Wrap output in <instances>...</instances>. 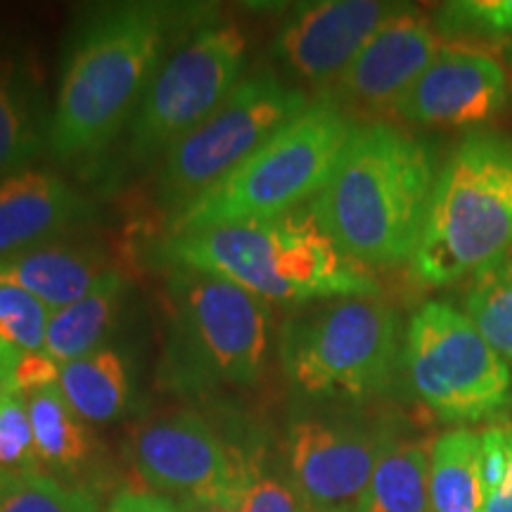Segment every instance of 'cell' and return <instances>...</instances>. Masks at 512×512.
<instances>
[{
    "mask_svg": "<svg viewBox=\"0 0 512 512\" xmlns=\"http://www.w3.org/2000/svg\"><path fill=\"white\" fill-rule=\"evenodd\" d=\"M126 290L124 275L110 271L86 297L55 311L46 328V354L67 366L107 347V337L117 328L124 309Z\"/></svg>",
    "mask_w": 512,
    "mask_h": 512,
    "instance_id": "obj_21",
    "label": "cell"
},
{
    "mask_svg": "<svg viewBox=\"0 0 512 512\" xmlns=\"http://www.w3.org/2000/svg\"><path fill=\"white\" fill-rule=\"evenodd\" d=\"M131 463L150 489L174 503L245 489L247 477L211 422L197 411H174L140 425L131 441Z\"/></svg>",
    "mask_w": 512,
    "mask_h": 512,
    "instance_id": "obj_12",
    "label": "cell"
},
{
    "mask_svg": "<svg viewBox=\"0 0 512 512\" xmlns=\"http://www.w3.org/2000/svg\"><path fill=\"white\" fill-rule=\"evenodd\" d=\"M181 512H245V489H233L211 498L176 503Z\"/></svg>",
    "mask_w": 512,
    "mask_h": 512,
    "instance_id": "obj_33",
    "label": "cell"
},
{
    "mask_svg": "<svg viewBox=\"0 0 512 512\" xmlns=\"http://www.w3.org/2000/svg\"><path fill=\"white\" fill-rule=\"evenodd\" d=\"M441 50L444 41L437 34L434 19L415 5L399 3L323 95L347 114L356 110L373 117L394 112Z\"/></svg>",
    "mask_w": 512,
    "mask_h": 512,
    "instance_id": "obj_13",
    "label": "cell"
},
{
    "mask_svg": "<svg viewBox=\"0 0 512 512\" xmlns=\"http://www.w3.org/2000/svg\"><path fill=\"white\" fill-rule=\"evenodd\" d=\"M60 363L46 351H36V354H22L15 368V382L19 394H34L46 387L60 384Z\"/></svg>",
    "mask_w": 512,
    "mask_h": 512,
    "instance_id": "obj_31",
    "label": "cell"
},
{
    "mask_svg": "<svg viewBox=\"0 0 512 512\" xmlns=\"http://www.w3.org/2000/svg\"><path fill=\"white\" fill-rule=\"evenodd\" d=\"M60 392L74 413L91 425L126 418L136 399V366L119 347H102L62 366Z\"/></svg>",
    "mask_w": 512,
    "mask_h": 512,
    "instance_id": "obj_19",
    "label": "cell"
},
{
    "mask_svg": "<svg viewBox=\"0 0 512 512\" xmlns=\"http://www.w3.org/2000/svg\"><path fill=\"white\" fill-rule=\"evenodd\" d=\"M484 494L479 479V434L451 430L430 451V510L482 512Z\"/></svg>",
    "mask_w": 512,
    "mask_h": 512,
    "instance_id": "obj_23",
    "label": "cell"
},
{
    "mask_svg": "<svg viewBox=\"0 0 512 512\" xmlns=\"http://www.w3.org/2000/svg\"><path fill=\"white\" fill-rule=\"evenodd\" d=\"M150 259L169 271L219 275L264 302L285 306L380 294L368 268L335 245L309 204L278 219L166 233Z\"/></svg>",
    "mask_w": 512,
    "mask_h": 512,
    "instance_id": "obj_3",
    "label": "cell"
},
{
    "mask_svg": "<svg viewBox=\"0 0 512 512\" xmlns=\"http://www.w3.org/2000/svg\"><path fill=\"white\" fill-rule=\"evenodd\" d=\"M306 107V95L273 72L240 81L219 110L166 152L155 183L157 207L176 219Z\"/></svg>",
    "mask_w": 512,
    "mask_h": 512,
    "instance_id": "obj_9",
    "label": "cell"
},
{
    "mask_svg": "<svg viewBox=\"0 0 512 512\" xmlns=\"http://www.w3.org/2000/svg\"><path fill=\"white\" fill-rule=\"evenodd\" d=\"M512 430L505 425L489 427L479 434V479H482L484 498L501 486L505 470L510 465Z\"/></svg>",
    "mask_w": 512,
    "mask_h": 512,
    "instance_id": "obj_30",
    "label": "cell"
},
{
    "mask_svg": "<svg viewBox=\"0 0 512 512\" xmlns=\"http://www.w3.org/2000/svg\"><path fill=\"white\" fill-rule=\"evenodd\" d=\"M508 100V74L484 50L444 46L396 105L403 121L432 128H465L491 121Z\"/></svg>",
    "mask_w": 512,
    "mask_h": 512,
    "instance_id": "obj_15",
    "label": "cell"
},
{
    "mask_svg": "<svg viewBox=\"0 0 512 512\" xmlns=\"http://www.w3.org/2000/svg\"><path fill=\"white\" fill-rule=\"evenodd\" d=\"M245 477V512H309L285 467L278 472L268 463V448L247 460Z\"/></svg>",
    "mask_w": 512,
    "mask_h": 512,
    "instance_id": "obj_28",
    "label": "cell"
},
{
    "mask_svg": "<svg viewBox=\"0 0 512 512\" xmlns=\"http://www.w3.org/2000/svg\"><path fill=\"white\" fill-rule=\"evenodd\" d=\"M394 434L356 411L299 401L285 430V472L309 510H356Z\"/></svg>",
    "mask_w": 512,
    "mask_h": 512,
    "instance_id": "obj_11",
    "label": "cell"
},
{
    "mask_svg": "<svg viewBox=\"0 0 512 512\" xmlns=\"http://www.w3.org/2000/svg\"><path fill=\"white\" fill-rule=\"evenodd\" d=\"M430 451L425 441L394 434L377 460L356 512L430 510Z\"/></svg>",
    "mask_w": 512,
    "mask_h": 512,
    "instance_id": "obj_22",
    "label": "cell"
},
{
    "mask_svg": "<svg viewBox=\"0 0 512 512\" xmlns=\"http://www.w3.org/2000/svg\"><path fill=\"white\" fill-rule=\"evenodd\" d=\"M482 512H512V453H510V465L508 470H505L501 486L484 498Z\"/></svg>",
    "mask_w": 512,
    "mask_h": 512,
    "instance_id": "obj_35",
    "label": "cell"
},
{
    "mask_svg": "<svg viewBox=\"0 0 512 512\" xmlns=\"http://www.w3.org/2000/svg\"><path fill=\"white\" fill-rule=\"evenodd\" d=\"M107 512H181L171 498L143 491H121L112 498Z\"/></svg>",
    "mask_w": 512,
    "mask_h": 512,
    "instance_id": "obj_32",
    "label": "cell"
},
{
    "mask_svg": "<svg viewBox=\"0 0 512 512\" xmlns=\"http://www.w3.org/2000/svg\"><path fill=\"white\" fill-rule=\"evenodd\" d=\"M8 472H0V491H3V486H5V482H8Z\"/></svg>",
    "mask_w": 512,
    "mask_h": 512,
    "instance_id": "obj_37",
    "label": "cell"
},
{
    "mask_svg": "<svg viewBox=\"0 0 512 512\" xmlns=\"http://www.w3.org/2000/svg\"><path fill=\"white\" fill-rule=\"evenodd\" d=\"M46 143L34 72L17 53L0 48V178L27 169Z\"/></svg>",
    "mask_w": 512,
    "mask_h": 512,
    "instance_id": "obj_20",
    "label": "cell"
},
{
    "mask_svg": "<svg viewBox=\"0 0 512 512\" xmlns=\"http://www.w3.org/2000/svg\"><path fill=\"white\" fill-rule=\"evenodd\" d=\"M190 8L164 3H102L69 31L48 147L62 162L98 157L136 117L162 67L169 36Z\"/></svg>",
    "mask_w": 512,
    "mask_h": 512,
    "instance_id": "obj_1",
    "label": "cell"
},
{
    "mask_svg": "<svg viewBox=\"0 0 512 512\" xmlns=\"http://www.w3.org/2000/svg\"><path fill=\"white\" fill-rule=\"evenodd\" d=\"M505 60H508V64L512 67V41L508 43V48H505Z\"/></svg>",
    "mask_w": 512,
    "mask_h": 512,
    "instance_id": "obj_36",
    "label": "cell"
},
{
    "mask_svg": "<svg viewBox=\"0 0 512 512\" xmlns=\"http://www.w3.org/2000/svg\"><path fill=\"white\" fill-rule=\"evenodd\" d=\"M247 41L233 22L204 15L166 57L131 119L128 157L150 162L226 102L245 69Z\"/></svg>",
    "mask_w": 512,
    "mask_h": 512,
    "instance_id": "obj_10",
    "label": "cell"
},
{
    "mask_svg": "<svg viewBox=\"0 0 512 512\" xmlns=\"http://www.w3.org/2000/svg\"><path fill=\"white\" fill-rule=\"evenodd\" d=\"M93 204L53 171L27 166L0 178V264L88 228Z\"/></svg>",
    "mask_w": 512,
    "mask_h": 512,
    "instance_id": "obj_16",
    "label": "cell"
},
{
    "mask_svg": "<svg viewBox=\"0 0 512 512\" xmlns=\"http://www.w3.org/2000/svg\"><path fill=\"white\" fill-rule=\"evenodd\" d=\"M418 399L444 422H479L512 408L510 363L453 306L427 302L413 313L403 347Z\"/></svg>",
    "mask_w": 512,
    "mask_h": 512,
    "instance_id": "obj_8",
    "label": "cell"
},
{
    "mask_svg": "<svg viewBox=\"0 0 512 512\" xmlns=\"http://www.w3.org/2000/svg\"><path fill=\"white\" fill-rule=\"evenodd\" d=\"M0 512H100V503L95 491L31 470L8 477L0 491Z\"/></svg>",
    "mask_w": 512,
    "mask_h": 512,
    "instance_id": "obj_25",
    "label": "cell"
},
{
    "mask_svg": "<svg viewBox=\"0 0 512 512\" xmlns=\"http://www.w3.org/2000/svg\"><path fill=\"white\" fill-rule=\"evenodd\" d=\"M309 512H356V510H309Z\"/></svg>",
    "mask_w": 512,
    "mask_h": 512,
    "instance_id": "obj_38",
    "label": "cell"
},
{
    "mask_svg": "<svg viewBox=\"0 0 512 512\" xmlns=\"http://www.w3.org/2000/svg\"><path fill=\"white\" fill-rule=\"evenodd\" d=\"M22 351L10 347L8 342L0 339V406L5 401H10L12 396H17V382H15V368Z\"/></svg>",
    "mask_w": 512,
    "mask_h": 512,
    "instance_id": "obj_34",
    "label": "cell"
},
{
    "mask_svg": "<svg viewBox=\"0 0 512 512\" xmlns=\"http://www.w3.org/2000/svg\"><path fill=\"white\" fill-rule=\"evenodd\" d=\"M465 311L486 342L512 363V249L475 273Z\"/></svg>",
    "mask_w": 512,
    "mask_h": 512,
    "instance_id": "obj_24",
    "label": "cell"
},
{
    "mask_svg": "<svg viewBox=\"0 0 512 512\" xmlns=\"http://www.w3.org/2000/svg\"><path fill=\"white\" fill-rule=\"evenodd\" d=\"M31 470H41V467L36 458L27 401L22 394H17L0 406V472L22 475Z\"/></svg>",
    "mask_w": 512,
    "mask_h": 512,
    "instance_id": "obj_29",
    "label": "cell"
},
{
    "mask_svg": "<svg viewBox=\"0 0 512 512\" xmlns=\"http://www.w3.org/2000/svg\"><path fill=\"white\" fill-rule=\"evenodd\" d=\"M510 249L512 138L472 131L439 169L413 275L427 287H446Z\"/></svg>",
    "mask_w": 512,
    "mask_h": 512,
    "instance_id": "obj_5",
    "label": "cell"
},
{
    "mask_svg": "<svg viewBox=\"0 0 512 512\" xmlns=\"http://www.w3.org/2000/svg\"><path fill=\"white\" fill-rule=\"evenodd\" d=\"M399 356V316L377 297L302 306L280 328V363L299 401H368L387 392Z\"/></svg>",
    "mask_w": 512,
    "mask_h": 512,
    "instance_id": "obj_7",
    "label": "cell"
},
{
    "mask_svg": "<svg viewBox=\"0 0 512 512\" xmlns=\"http://www.w3.org/2000/svg\"><path fill=\"white\" fill-rule=\"evenodd\" d=\"M164 302L166 337L157 370L164 392L202 396L259 382L271 342L268 302L190 268H171Z\"/></svg>",
    "mask_w": 512,
    "mask_h": 512,
    "instance_id": "obj_4",
    "label": "cell"
},
{
    "mask_svg": "<svg viewBox=\"0 0 512 512\" xmlns=\"http://www.w3.org/2000/svg\"><path fill=\"white\" fill-rule=\"evenodd\" d=\"M107 273V259L98 247L57 240L3 261L0 283L22 287L48 309L60 311L86 297Z\"/></svg>",
    "mask_w": 512,
    "mask_h": 512,
    "instance_id": "obj_17",
    "label": "cell"
},
{
    "mask_svg": "<svg viewBox=\"0 0 512 512\" xmlns=\"http://www.w3.org/2000/svg\"><path fill=\"white\" fill-rule=\"evenodd\" d=\"M427 143L384 121L356 126L323 190L313 219L344 254L363 266L411 261L437 185Z\"/></svg>",
    "mask_w": 512,
    "mask_h": 512,
    "instance_id": "obj_2",
    "label": "cell"
},
{
    "mask_svg": "<svg viewBox=\"0 0 512 512\" xmlns=\"http://www.w3.org/2000/svg\"><path fill=\"white\" fill-rule=\"evenodd\" d=\"M446 38H512V0H453L434 15Z\"/></svg>",
    "mask_w": 512,
    "mask_h": 512,
    "instance_id": "obj_26",
    "label": "cell"
},
{
    "mask_svg": "<svg viewBox=\"0 0 512 512\" xmlns=\"http://www.w3.org/2000/svg\"><path fill=\"white\" fill-rule=\"evenodd\" d=\"M354 128L351 114L320 93L238 169L171 219L169 233L268 221L299 209L328 183Z\"/></svg>",
    "mask_w": 512,
    "mask_h": 512,
    "instance_id": "obj_6",
    "label": "cell"
},
{
    "mask_svg": "<svg viewBox=\"0 0 512 512\" xmlns=\"http://www.w3.org/2000/svg\"><path fill=\"white\" fill-rule=\"evenodd\" d=\"M396 8L382 0L299 3L280 24L273 55L302 81L328 88Z\"/></svg>",
    "mask_w": 512,
    "mask_h": 512,
    "instance_id": "obj_14",
    "label": "cell"
},
{
    "mask_svg": "<svg viewBox=\"0 0 512 512\" xmlns=\"http://www.w3.org/2000/svg\"><path fill=\"white\" fill-rule=\"evenodd\" d=\"M38 467L69 486L93 491L100 465V444L64 399L60 387H46L27 396Z\"/></svg>",
    "mask_w": 512,
    "mask_h": 512,
    "instance_id": "obj_18",
    "label": "cell"
},
{
    "mask_svg": "<svg viewBox=\"0 0 512 512\" xmlns=\"http://www.w3.org/2000/svg\"><path fill=\"white\" fill-rule=\"evenodd\" d=\"M48 306L34 294L0 283V339L22 354L46 351Z\"/></svg>",
    "mask_w": 512,
    "mask_h": 512,
    "instance_id": "obj_27",
    "label": "cell"
}]
</instances>
